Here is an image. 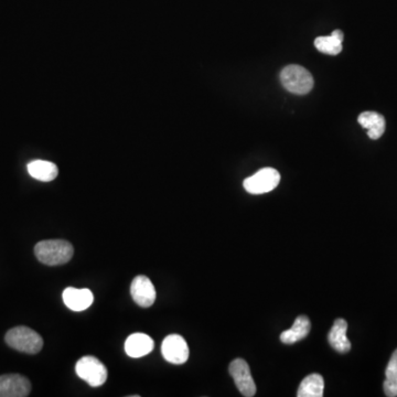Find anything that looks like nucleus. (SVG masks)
I'll return each instance as SVG.
<instances>
[{
  "label": "nucleus",
  "instance_id": "6",
  "mask_svg": "<svg viewBox=\"0 0 397 397\" xmlns=\"http://www.w3.org/2000/svg\"><path fill=\"white\" fill-rule=\"evenodd\" d=\"M228 371L233 378L236 387L243 396L252 397L256 394V384L252 378L248 362L243 358H235L230 362Z\"/></svg>",
  "mask_w": 397,
  "mask_h": 397
},
{
  "label": "nucleus",
  "instance_id": "3",
  "mask_svg": "<svg viewBox=\"0 0 397 397\" xmlns=\"http://www.w3.org/2000/svg\"><path fill=\"white\" fill-rule=\"evenodd\" d=\"M281 81L288 92L297 95L308 94L314 87L311 73L297 64H290L281 71Z\"/></svg>",
  "mask_w": 397,
  "mask_h": 397
},
{
  "label": "nucleus",
  "instance_id": "10",
  "mask_svg": "<svg viewBox=\"0 0 397 397\" xmlns=\"http://www.w3.org/2000/svg\"><path fill=\"white\" fill-rule=\"evenodd\" d=\"M63 301L67 308L73 311L87 310L94 301V296L89 289L67 287L63 292Z\"/></svg>",
  "mask_w": 397,
  "mask_h": 397
},
{
  "label": "nucleus",
  "instance_id": "11",
  "mask_svg": "<svg viewBox=\"0 0 397 397\" xmlns=\"http://www.w3.org/2000/svg\"><path fill=\"white\" fill-rule=\"evenodd\" d=\"M155 343L149 336L144 334H133L128 336L125 342V351L128 356L138 358L147 356L153 350Z\"/></svg>",
  "mask_w": 397,
  "mask_h": 397
},
{
  "label": "nucleus",
  "instance_id": "1",
  "mask_svg": "<svg viewBox=\"0 0 397 397\" xmlns=\"http://www.w3.org/2000/svg\"><path fill=\"white\" fill-rule=\"evenodd\" d=\"M73 246L64 239H47L34 246V254L42 264L58 266L67 264L73 257Z\"/></svg>",
  "mask_w": 397,
  "mask_h": 397
},
{
  "label": "nucleus",
  "instance_id": "5",
  "mask_svg": "<svg viewBox=\"0 0 397 397\" xmlns=\"http://www.w3.org/2000/svg\"><path fill=\"white\" fill-rule=\"evenodd\" d=\"M281 175L274 168H263L255 175L245 179L244 189L250 195H263L272 191L279 184Z\"/></svg>",
  "mask_w": 397,
  "mask_h": 397
},
{
  "label": "nucleus",
  "instance_id": "18",
  "mask_svg": "<svg viewBox=\"0 0 397 397\" xmlns=\"http://www.w3.org/2000/svg\"><path fill=\"white\" fill-rule=\"evenodd\" d=\"M383 389L386 396H397V349L391 354L386 367Z\"/></svg>",
  "mask_w": 397,
  "mask_h": 397
},
{
  "label": "nucleus",
  "instance_id": "9",
  "mask_svg": "<svg viewBox=\"0 0 397 397\" xmlns=\"http://www.w3.org/2000/svg\"><path fill=\"white\" fill-rule=\"evenodd\" d=\"M131 294L133 301L142 308H148L155 303V289L153 283L146 276H137L131 285Z\"/></svg>",
  "mask_w": 397,
  "mask_h": 397
},
{
  "label": "nucleus",
  "instance_id": "12",
  "mask_svg": "<svg viewBox=\"0 0 397 397\" xmlns=\"http://www.w3.org/2000/svg\"><path fill=\"white\" fill-rule=\"evenodd\" d=\"M358 122L362 127L367 129V136L373 140L380 138L385 131V118L376 111H364L358 115Z\"/></svg>",
  "mask_w": 397,
  "mask_h": 397
},
{
  "label": "nucleus",
  "instance_id": "7",
  "mask_svg": "<svg viewBox=\"0 0 397 397\" xmlns=\"http://www.w3.org/2000/svg\"><path fill=\"white\" fill-rule=\"evenodd\" d=\"M162 352L166 361L177 365L186 363L189 358V347L179 334H170L164 338Z\"/></svg>",
  "mask_w": 397,
  "mask_h": 397
},
{
  "label": "nucleus",
  "instance_id": "14",
  "mask_svg": "<svg viewBox=\"0 0 397 397\" xmlns=\"http://www.w3.org/2000/svg\"><path fill=\"white\" fill-rule=\"evenodd\" d=\"M310 328L311 323L308 316H297L292 328L283 331L281 334V341L285 345H294L296 342L305 339L310 332Z\"/></svg>",
  "mask_w": 397,
  "mask_h": 397
},
{
  "label": "nucleus",
  "instance_id": "16",
  "mask_svg": "<svg viewBox=\"0 0 397 397\" xmlns=\"http://www.w3.org/2000/svg\"><path fill=\"white\" fill-rule=\"evenodd\" d=\"M29 175L36 180L43 181V182H50L58 177V169L53 162H45V160H34L29 162Z\"/></svg>",
  "mask_w": 397,
  "mask_h": 397
},
{
  "label": "nucleus",
  "instance_id": "15",
  "mask_svg": "<svg viewBox=\"0 0 397 397\" xmlns=\"http://www.w3.org/2000/svg\"><path fill=\"white\" fill-rule=\"evenodd\" d=\"M343 39H345L343 32L341 30H334L331 36H318L314 40V47L321 53L336 56L342 51Z\"/></svg>",
  "mask_w": 397,
  "mask_h": 397
},
{
  "label": "nucleus",
  "instance_id": "17",
  "mask_svg": "<svg viewBox=\"0 0 397 397\" xmlns=\"http://www.w3.org/2000/svg\"><path fill=\"white\" fill-rule=\"evenodd\" d=\"M325 380L320 374H310L303 378L298 389V397H321L323 396Z\"/></svg>",
  "mask_w": 397,
  "mask_h": 397
},
{
  "label": "nucleus",
  "instance_id": "4",
  "mask_svg": "<svg viewBox=\"0 0 397 397\" xmlns=\"http://www.w3.org/2000/svg\"><path fill=\"white\" fill-rule=\"evenodd\" d=\"M75 371L78 378H81L93 387L103 385L107 380V369L95 356H83L80 358L75 367Z\"/></svg>",
  "mask_w": 397,
  "mask_h": 397
},
{
  "label": "nucleus",
  "instance_id": "8",
  "mask_svg": "<svg viewBox=\"0 0 397 397\" xmlns=\"http://www.w3.org/2000/svg\"><path fill=\"white\" fill-rule=\"evenodd\" d=\"M31 383L20 374L0 376V397H25L30 394Z\"/></svg>",
  "mask_w": 397,
  "mask_h": 397
},
{
  "label": "nucleus",
  "instance_id": "2",
  "mask_svg": "<svg viewBox=\"0 0 397 397\" xmlns=\"http://www.w3.org/2000/svg\"><path fill=\"white\" fill-rule=\"evenodd\" d=\"M7 345L19 352L36 354L43 347V339L39 334L28 327H16L10 329L5 336Z\"/></svg>",
  "mask_w": 397,
  "mask_h": 397
},
{
  "label": "nucleus",
  "instance_id": "13",
  "mask_svg": "<svg viewBox=\"0 0 397 397\" xmlns=\"http://www.w3.org/2000/svg\"><path fill=\"white\" fill-rule=\"evenodd\" d=\"M347 323L345 319H336L329 331V345L342 354L351 350V342L347 336Z\"/></svg>",
  "mask_w": 397,
  "mask_h": 397
}]
</instances>
